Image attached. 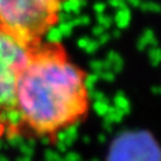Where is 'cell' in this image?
Instances as JSON below:
<instances>
[{
    "mask_svg": "<svg viewBox=\"0 0 161 161\" xmlns=\"http://www.w3.org/2000/svg\"><path fill=\"white\" fill-rule=\"evenodd\" d=\"M151 60H152V64L156 66V65H158L160 62H161V50L160 48H153L152 51H151Z\"/></svg>",
    "mask_w": 161,
    "mask_h": 161,
    "instance_id": "obj_4",
    "label": "cell"
},
{
    "mask_svg": "<svg viewBox=\"0 0 161 161\" xmlns=\"http://www.w3.org/2000/svg\"><path fill=\"white\" fill-rule=\"evenodd\" d=\"M31 47L0 27V140L18 137L15 97Z\"/></svg>",
    "mask_w": 161,
    "mask_h": 161,
    "instance_id": "obj_3",
    "label": "cell"
},
{
    "mask_svg": "<svg viewBox=\"0 0 161 161\" xmlns=\"http://www.w3.org/2000/svg\"><path fill=\"white\" fill-rule=\"evenodd\" d=\"M67 0H0V27L28 47L46 41Z\"/></svg>",
    "mask_w": 161,
    "mask_h": 161,
    "instance_id": "obj_2",
    "label": "cell"
},
{
    "mask_svg": "<svg viewBox=\"0 0 161 161\" xmlns=\"http://www.w3.org/2000/svg\"><path fill=\"white\" fill-rule=\"evenodd\" d=\"M88 74L58 41L31 47L15 97L19 138L56 141L90 110Z\"/></svg>",
    "mask_w": 161,
    "mask_h": 161,
    "instance_id": "obj_1",
    "label": "cell"
}]
</instances>
